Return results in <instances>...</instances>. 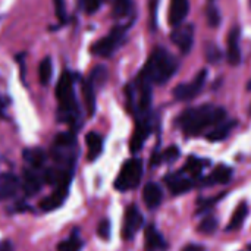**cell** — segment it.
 Listing matches in <instances>:
<instances>
[{
  "instance_id": "6da1fadb",
  "label": "cell",
  "mask_w": 251,
  "mask_h": 251,
  "mask_svg": "<svg viewBox=\"0 0 251 251\" xmlns=\"http://www.w3.org/2000/svg\"><path fill=\"white\" fill-rule=\"evenodd\" d=\"M225 119H226V112L224 107H216L213 104H203L199 107L187 109L178 118V124L185 134L199 135L204 129L219 125Z\"/></svg>"
},
{
  "instance_id": "7a4b0ae2",
  "label": "cell",
  "mask_w": 251,
  "mask_h": 251,
  "mask_svg": "<svg viewBox=\"0 0 251 251\" xmlns=\"http://www.w3.org/2000/svg\"><path fill=\"white\" fill-rule=\"evenodd\" d=\"M76 78L78 76L75 74L65 71L60 75L56 85V97L59 101V119L68 124L69 126H72L74 129L79 126V121H81V112L75 96Z\"/></svg>"
},
{
  "instance_id": "3957f363",
  "label": "cell",
  "mask_w": 251,
  "mask_h": 251,
  "mask_svg": "<svg viewBox=\"0 0 251 251\" xmlns=\"http://www.w3.org/2000/svg\"><path fill=\"white\" fill-rule=\"evenodd\" d=\"M178 66H179L178 60L166 49L156 47L149 56L138 76L150 84L163 85L175 75Z\"/></svg>"
},
{
  "instance_id": "277c9868",
  "label": "cell",
  "mask_w": 251,
  "mask_h": 251,
  "mask_svg": "<svg viewBox=\"0 0 251 251\" xmlns=\"http://www.w3.org/2000/svg\"><path fill=\"white\" fill-rule=\"evenodd\" d=\"M126 29H128V25H125V26L116 25L115 28L110 29V32L106 37L97 40L91 46V53L99 56V57H110L125 43Z\"/></svg>"
},
{
  "instance_id": "5b68a950",
  "label": "cell",
  "mask_w": 251,
  "mask_h": 251,
  "mask_svg": "<svg viewBox=\"0 0 251 251\" xmlns=\"http://www.w3.org/2000/svg\"><path fill=\"white\" fill-rule=\"evenodd\" d=\"M143 176V162L140 159H129L124 163L116 181H115V188L119 191H129L138 187L140 181Z\"/></svg>"
},
{
  "instance_id": "8992f818",
  "label": "cell",
  "mask_w": 251,
  "mask_h": 251,
  "mask_svg": "<svg viewBox=\"0 0 251 251\" xmlns=\"http://www.w3.org/2000/svg\"><path fill=\"white\" fill-rule=\"evenodd\" d=\"M206 79H207V71L203 69L197 74V76L191 82L176 85L174 88V97L179 101H188V100L196 99L201 93V90L206 84Z\"/></svg>"
},
{
  "instance_id": "52a82bcc",
  "label": "cell",
  "mask_w": 251,
  "mask_h": 251,
  "mask_svg": "<svg viewBox=\"0 0 251 251\" xmlns=\"http://www.w3.org/2000/svg\"><path fill=\"white\" fill-rule=\"evenodd\" d=\"M143 224H144V219H143V215L138 210V207L134 204L129 206L124 216V226H122L124 240H126V241L132 240L137 235V232L141 229Z\"/></svg>"
},
{
  "instance_id": "ba28073f",
  "label": "cell",
  "mask_w": 251,
  "mask_h": 251,
  "mask_svg": "<svg viewBox=\"0 0 251 251\" xmlns=\"http://www.w3.org/2000/svg\"><path fill=\"white\" fill-rule=\"evenodd\" d=\"M171 40L178 46V49L184 54H188L194 44V26L191 24H182L179 26H175V29L171 34Z\"/></svg>"
},
{
  "instance_id": "9c48e42d",
  "label": "cell",
  "mask_w": 251,
  "mask_h": 251,
  "mask_svg": "<svg viewBox=\"0 0 251 251\" xmlns=\"http://www.w3.org/2000/svg\"><path fill=\"white\" fill-rule=\"evenodd\" d=\"M150 131H151V126H150L149 116H138L137 118V125H135V129H134V134H132V138H131V144H129V149H131L132 153H137V151L141 150L144 141L150 135Z\"/></svg>"
},
{
  "instance_id": "30bf717a",
  "label": "cell",
  "mask_w": 251,
  "mask_h": 251,
  "mask_svg": "<svg viewBox=\"0 0 251 251\" xmlns=\"http://www.w3.org/2000/svg\"><path fill=\"white\" fill-rule=\"evenodd\" d=\"M190 10V3L188 0H171V6H169V24L175 28L182 25L184 19L187 18Z\"/></svg>"
},
{
  "instance_id": "8fae6325",
  "label": "cell",
  "mask_w": 251,
  "mask_h": 251,
  "mask_svg": "<svg viewBox=\"0 0 251 251\" xmlns=\"http://www.w3.org/2000/svg\"><path fill=\"white\" fill-rule=\"evenodd\" d=\"M144 246L147 251H163L168 249V244L162 234L157 231V228L151 224L146 228V235H144Z\"/></svg>"
},
{
  "instance_id": "7c38bea8",
  "label": "cell",
  "mask_w": 251,
  "mask_h": 251,
  "mask_svg": "<svg viewBox=\"0 0 251 251\" xmlns=\"http://www.w3.org/2000/svg\"><path fill=\"white\" fill-rule=\"evenodd\" d=\"M228 62L232 66L241 62V47H240V28L234 26L228 35Z\"/></svg>"
},
{
  "instance_id": "4fadbf2b",
  "label": "cell",
  "mask_w": 251,
  "mask_h": 251,
  "mask_svg": "<svg viewBox=\"0 0 251 251\" xmlns=\"http://www.w3.org/2000/svg\"><path fill=\"white\" fill-rule=\"evenodd\" d=\"M165 182L169 187V190L172 191L174 196H179V194H185L187 191H190L193 188V182L182 176L181 174H169L165 176Z\"/></svg>"
},
{
  "instance_id": "5bb4252c",
  "label": "cell",
  "mask_w": 251,
  "mask_h": 251,
  "mask_svg": "<svg viewBox=\"0 0 251 251\" xmlns=\"http://www.w3.org/2000/svg\"><path fill=\"white\" fill-rule=\"evenodd\" d=\"M69 194V188H54V191L40 201V209L44 212H51L59 209Z\"/></svg>"
},
{
  "instance_id": "9a60e30c",
  "label": "cell",
  "mask_w": 251,
  "mask_h": 251,
  "mask_svg": "<svg viewBox=\"0 0 251 251\" xmlns=\"http://www.w3.org/2000/svg\"><path fill=\"white\" fill-rule=\"evenodd\" d=\"M21 185V181L13 174L0 175V200H7L13 197Z\"/></svg>"
},
{
  "instance_id": "2e32d148",
  "label": "cell",
  "mask_w": 251,
  "mask_h": 251,
  "mask_svg": "<svg viewBox=\"0 0 251 251\" xmlns=\"http://www.w3.org/2000/svg\"><path fill=\"white\" fill-rule=\"evenodd\" d=\"M43 181L40 178V175L37 172H34V169H26L22 174V181H21V187L25 191L26 196H34L41 190Z\"/></svg>"
},
{
  "instance_id": "e0dca14e",
  "label": "cell",
  "mask_w": 251,
  "mask_h": 251,
  "mask_svg": "<svg viewBox=\"0 0 251 251\" xmlns=\"http://www.w3.org/2000/svg\"><path fill=\"white\" fill-rule=\"evenodd\" d=\"M143 200L149 209H157L163 200V193L160 187L154 182H149L143 190Z\"/></svg>"
},
{
  "instance_id": "ac0fdd59",
  "label": "cell",
  "mask_w": 251,
  "mask_h": 251,
  "mask_svg": "<svg viewBox=\"0 0 251 251\" xmlns=\"http://www.w3.org/2000/svg\"><path fill=\"white\" fill-rule=\"evenodd\" d=\"M231 178H232V169L221 165L203 181V185L210 187V185H216V184H226L231 181Z\"/></svg>"
},
{
  "instance_id": "d6986e66",
  "label": "cell",
  "mask_w": 251,
  "mask_h": 251,
  "mask_svg": "<svg viewBox=\"0 0 251 251\" xmlns=\"http://www.w3.org/2000/svg\"><path fill=\"white\" fill-rule=\"evenodd\" d=\"M85 143L88 160H96L103 151V137L97 132H88L85 137Z\"/></svg>"
},
{
  "instance_id": "ffe728a7",
  "label": "cell",
  "mask_w": 251,
  "mask_h": 251,
  "mask_svg": "<svg viewBox=\"0 0 251 251\" xmlns=\"http://www.w3.org/2000/svg\"><path fill=\"white\" fill-rule=\"evenodd\" d=\"M82 96H84L87 113L88 116H93L96 113V85L91 82L90 78L82 81Z\"/></svg>"
},
{
  "instance_id": "44dd1931",
  "label": "cell",
  "mask_w": 251,
  "mask_h": 251,
  "mask_svg": "<svg viewBox=\"0 0 251 251\" xmlns=\"http://www.w3.org/2000/svg\"><path fill=\"white\" fill-rule=\"evenodd\" d=\"M22 156H24V159L28 162V165L32 169L43 168L46 160H47V154L41 149H26V150H24Z\"/></svg>"
},
{
  "instance_id": "7402d4cb",
  "label": "cell",
  "mask_w": 251,
  "mask_h": 251,
  "mask_svg": "<svg viewBox=\"0 0 251 251\" xmlns=\"http://www.w3.org/2000/svg\"><path fill=\"white\" fill-rule=\"evenodd\" d=\"M235 125H237V122L235 121H229V122H221L219 125H216L209 134H207V140L209 141H222V140H225L228 135H229V132L235 128Z\"/></svg>"
},
{
  "instance_id": "603a6c76",
  "label": "cell",
  "mask_w": 251,
  "mask_h": 251,
  "mask_svg": "<svg viewBox=\"0 0 251 251\" xmlns=\"http://www.w3.org/2000/svg\"><path fill=\"white\" fill-rule=\"evenodd\" d=\"M247 215H249V206L246 203H241L235 209V212H234V215H232V218H231V221H229V224L226 226V231H237V229H240L243 226Z\"/></svg>"
},
{
  "instance_id": "cb8c5ba5",
  "label": "cell",
  "mask_w": 251,
  "mask_h": 251,
  "mask_svg": "<svg viewBox=\"0 0 251 251\" xmlns=\"http://www.w3.org/2000/svg\"><path fill=\"white\" fill-rule=\"evenodd\" d=\"M76 144V137L74 132H62L57 134L53 143V149H59V150H69Z\"/></svg>"
},
{
  "instance_id": "d4e9b609",
  "label": "cell",
  "mask_w": 251,
  "mask_h": 251,
  "mask_svg": "<svg viewBox=\"0 0 251 251\" xmlns=\"http://www.w3.org/2000/svg\"><path fill=\"white\" fill-rule=\"evenodd\" d=\"M207 165H209L207 160L199 159L196 156H190L188 160H187V163H185V166H184V171L188 172L191 176H199V175H201L204 166H207Z\"/></svg>"
},
{
  "instance_id": "484cf974",
  "label": "cell",
  "mask_w": 251,
  "mask_h": 251,
  "mask_svg": "<svg viewBox=\"0 0 251 251\" xmlns=\"http://www.w3.org/2000/svg\"><path fill=\"white\" fill-rule=\"evenodd\" d=\"M53 75V63L51 59L47 56L41 60L40 66H38V78H40V84L41 85H49L50 79Z\"/></svg>"
},
{
  "instance_id": "4316f807",
  "label": "cell",
  "mask_w": 251,
  "mask_h": 251,
  "mask_svg": "<svg viewBox=\"0 0 251 251\" xmlns=\"http://www.w3.org/2000/svg\"><path fill=\"white\" fill-rule=\"evenodd\" d=\"M132 7V1L131 0H113V9H112V15L116 19L125 18Z\"/></svg>"
},
{
  "instance_id": "83f0119b",
  "label": "cell",
  "mask_w": 251,
  "mask_h": 251,
  "mask_svg": "<svg viewBox=\"0 0 251 251\" xmlns=\"http://www.w3.org/2000/svg\"><path fill=\"white\" fill-rule=\"evenodd\" d=\"M81 247H82V241L78 237V234L74 232L69 238H66L57 246V251H79Z\"/></svg>"
},
{
  "instance_id": "f1b7e54d",
  "label": "cell",
  "mask_w": 251,
  "mask_h": 251,
  "mask_svg": "<svg viewBox=\"0 0 251 251\" xmlns=\"http://www.w3.org/2000/svg\"><path fill=\"white\" fill-rule=\"evenodd\" d=\"M90 79L96 85V88L101 87L106 82V79H107V69L104 66H96L93 69L91 75H90Z\"/></svg>"
},
{
  "instance_id": "f546056e",
  "label": "cell",
  "mask_w": 251,
  "mask_h": 251,
  "mask_svg": "<svg viewBox=\"0 0 251 251\" xmlns=\"http://www.w3.org/2000/svg\"><path fill=\"white\" fill-rule=\"evenodd\" d=\"M216 229H218V221H216V218H213V216L204 218V219L200 222V225H199V232L206 234V235L213 234Z\"/></svg>"
},
{
  "instance_id": "4dcf8cb0",
  "label": "cell",
  "mask_w": 251,
  "mask_h": 251,
  "mask_svg": "<svg viewBox=\"0 0 251 251\" xmlns=\"http://www.w3.org/2000/svg\"><path fill=\"white\" fill-rule=\"evenodd\" d=\"M101 3H103V0H79V4L87 15L96 13L100 9Z\"/></svg>"
},
{
  "instance_id": "1f68e13d",
  "label": "cell",
  "mask_w": 251,
  "mask_h": 251,
  "mask_svg": "<svg viewBox=\"0 0 251 251\" xmlns=\"http://www.w3.org/2000/svg\"><path fill=\"white\" fill-rule=\"evenodd\" d=\"M179 154H181V151H179V149H178L176 146H169V147L162 153V160H165V162H168V163H174V162L178 160Z\"/></svg>"
},
{
  "instance_id": "d6a6232c",
  "label": "cell",
  "mask_w": 251,
  "mask_h": 251,
  "mask_svg": "<svg viewBox=\"0 0 251 251\" xmlns=\"http://www.w3.org/2000/svg\"><path fill=\"white\" fill-rule=\"evenodd\" d=\"M97 234L101 240H109L110 238V221L109 219H101L97 226Z\"/></svg>"
},
{
  "instance_id": "836d02e7",
  "label": "cell",
  "mask_w": 251,
  "mask_h": 251,
  "mask_svg": "<svg viewBox=\"0 0 251 251\" xmlns=\"http://www.w3.org/2000/svg\"><path fill=\"white\" fill-rule=\"evenodd\" d=\"M53 4H54V12H56V16L65 22L66 21V9H65V0H53Z\"/></svg>"
},
{
  "instance_id": "e575fe53",
  "label": "cell",
  "mask_w": 251,
  "mask_h": 251,
  "mask_svg": "<svg viewBox=\"0 0 251 251\" xmlns=\"http://www.w3.org/2000/svg\"><path fill=\"white\" fill-rule=\"evenodd\" d=\"M207 21L212 26H218L219 25V21H221V15H219V10L216 7H209L207 10Z\"/></svg>"
},
{
  "instance_id": "d590c367",
  "label": "cell",
  "mask_w": 251,
  "mask_h": 251,
  "mask_svg": "<svg viewBox=\"0 0 251 251\" xmlns=\"http://www.w3.org/2000/svg\"><path fill=\"white\" fill-rule=\"evenodd\" d=\"M182 251H206V249L203 246H199V244H188L187 247H184Z\"/></svg>"
},
{
  "instance_id": "8d00e7d4",
  "label": "cell",
  "mask_w": 251,
  "mask_h": 251,
  "mask_svg": "<svg viewBox=\"0 0 251 251\" xmlns=\"http://www.w3.org/2000/svg\"><path fill=\"white\" fill-rule=\"evenodd\" d=\"M6 116V100L0 96V118Z\"/></svg>"
},
{
  "instance_id": "74e56055",
  "label": "cell",
  "mask_w": 251,
  "mask_h": 251,
  "mask_svg": "<svg viewBox=\"0 0 251 251\" xmlns=\"http://www.w3.org/2000/svg\"><path fill=\"white\" fill-rule=\"evenodd\" d=\"M13 246L10 244V241H3L0 243V251H12Z\"/></svg>"
},
{
  "instance_id": "f35d334b",
  "label": "cell",
  "mask_w": 251,
  "mask_h": 251,
  "mask_svg": "<svg viewBox=\"0 0 251 251\" xmlns=\"http://www.w3.org/2000/svg\"><path fill=\"white\" fill-rule=\"evenodd\" d=\"M247 88H249V90H251V79H250V82H249V85H247Z\"/></svg>"
},
{
  "instance_id": "ab89813d",
  "label": "cell",
  "mask_w": 251,
  "mask_h": 251,
  "mask_svg": "<svg viewBox=\"0 0 251 251\" xmlns=\"http://www.w3.org/2000/svg\"><path fill=\"white\" fill-rule=\"evenodd\" d=\"M250 3H251V0H250Z\"/></svg>"
}]
</instances>
